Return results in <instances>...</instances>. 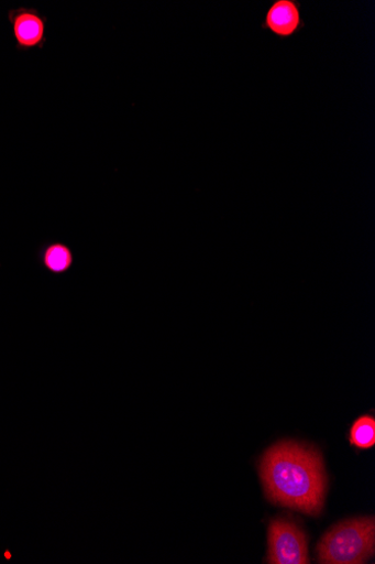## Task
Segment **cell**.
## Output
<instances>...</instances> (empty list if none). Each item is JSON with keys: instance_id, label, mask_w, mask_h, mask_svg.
Segmentation results:
<instances>
[{"instance_id": "obj_6", "label": "cell", "mask_w": 375, "mask_h": 564, "mask_svg": "<svg viewBox=\"0 0 375 564\" xmlns=\"http://www.w3.org/2000/svg\"><path fill=\"white\" fill-rule=\"evenodd\" d=\"M42 261L48 272L63 275L71 270L75 259L70 247L62 242H56L48 245L44 249Z\"/></svg>"}, {"instance_id": "obj_5", "label": "cell", "mask_w": 375, "mask_h": 564, "mask_svg": "<svg viewBox=\"0 0 375 564\" xmlns=\"http://www.w3.org/2000/svg\"><path fill=\"white\" fill-rule=\"evenodd\" d=\"M14 32L21 46L37 45L44 36V22L36 14L24 12L14 22Z\"/></svg>"}, {"instance_id": "obj_3", "label": "cell", "mask_w": 375, "mask_h": 564, "mask_svg": "<svg viewBox=\"0 0 375 564\" xmlns=\"http://www.w3.org/2000/svg\"><path fill=\"white\" fill-rule=\"evenodd\" d=\"M272 564H307L308 544L305 533L294 523L275 520L269 527V558Z\"/></svg>"}, {"instance_id": "obj_2", "label": "cell", "mask_w": 375, "mask_h": 564, "mask_svg": "<svg viewBox=\"0 0 375 564\" xmlns=\"http://www.w3.org/2000/svg\"><path fill=\"white\" fill-rule=\"evenodd\" d=\"M375 523L373 518L343 522L320 540L318 560L324 564H361L374 554Z\"/></svg>"}, {"instance_id": "obj_7", "label": "cell", "mask_w": 375, "mask_h": 564, "mask_svg": "<svg viewBox=\"0 0 375 564\" xmlns=\"http://www.w3.org/2000/svg\"><path fill=\"white\" fill-rule=\"evenodd\" d=\"M350 442L352 445L367 449L375 444V421L371 416L359 419L351 430Z\"/></svg>"}, {"instance_id": "obj_1", "label": "cell", "mask_w": 375, "mask_h": 564, "mask_svg": "<svg viewBox=\"0 0 375 564\" xmlns=\"http://www.w3.org/2000/svg\"><path fill=\"white\" fill-rule=\"evenodd\" d=\"M260 476L273 502L312 517L323 510L328 477L323 457L316 449L282 442L264 454Z\"/></svg>"}, {"instance_id": "obj_4", "label": "cell", "mask_w": 375, "mask_h": 564, "mask_svg": "<svg viewBox=\"0 0 375 564\" xmlns=\"http://www.w3.org/2000/svg\"><path fill=\"white\" fill-rule=\"evenodd\" d=\"M300 25L299 7L293 0H278L265 17V26L279 36L295 34Z\"/></svg>"}]
</instances>
